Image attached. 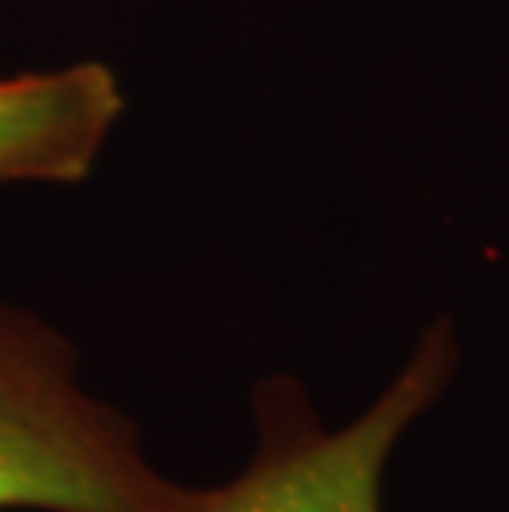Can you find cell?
Segmentation results:
<instances>
[{
    "label": "cell",
    "instance_id": "cell-1",
    "mask_svg": "<svg viewBox=\"0 0 509 512\" xmlns=\"http://www.w3.org/2000/svg\"><path fill=\"white\" fill-rule=\"evenodd\" d=\"M189 493L93 394L70 337L0 298V512H176Z\"/></svg>",
    "mask_w": 509,
    "mask_h": 512
},
{
    "label": "cell",
    "instance_id": "cell-2",
    "mask_svg": "<svg viewBox=\"0 0 509 512\" xmlns=\"http://www.w3.org/2000/svg\"><path fill=\"white\" fill-rule=\"evenodd\" d=\"M457 361L450 321H433L371 407L338 430L324 427L301 380L265 377L252 394V460L229 483L192 486L176 512H384L387 463L450 387Z\"/></svg>",
    "mask_w": 509,
    "mask_h": 512
},
{
    "label": "cell",
    "instance_id": "cell-3",
    "mask_svg": "<svg viewBox=\"0 0 509 512\" xmlns=\"http://www.w3.org/2000/svg\"><path fill=\"white\" fill-rule=\"evenodd\" d=\"M123 113V83L103 60L0 76V185L90 179Z\"/></svg>",
    "mask_w": 509,
    "mask_h": 512
}]
</instances>
